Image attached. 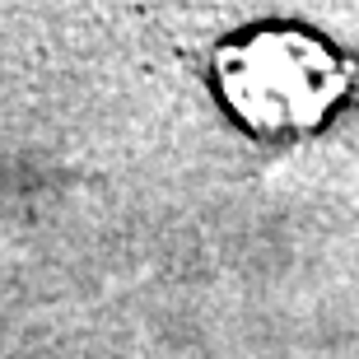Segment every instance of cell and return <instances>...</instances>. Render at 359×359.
I'll return each mask as SVG.
<instances>
[{
    "label": "cell",
    "instance_id": "1",
    "mask_svg": "<svg viewBox=\"0 0 359 359\" xmlns=\"http://www.w3.org/2000/svg\"><path fill=\"white\" fill-rule=\"evenodd\" d=\"M224 98L248 126L290 135L318 126L346 93V66L327 42L271 28L224 56Z\"/></svg>",
    "mask_w": 359,
    "mask_h": 359
}]
</instances>
